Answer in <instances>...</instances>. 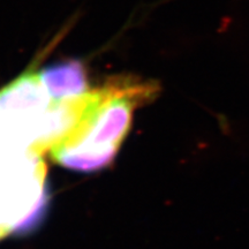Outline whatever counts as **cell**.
Listing matches in <instances>:
<instances>
[{
	"label": "cell",
	"instance_id": "3957f363",
	"mask_svg": "<svg viewBox=\"0 0 249 249\" xmlns=\"http://www.w3.org/2000/svg\"><path fill=\"white\" fill-rule=\"evenodd\" d=\"M42 155L0 141V234L26 231L46 203Z\"/></svg>",
	"mask_w": 249,
	"mask_h": 249
},
{
	"label": "cell",
	"instance_id": "5b68a950",
	"mask_svg": "<svg viewBox=\"0 0 249 249\" xmlns=\"http://www.w3.org/2000/svg\"><path fill=\"white\" fill-rule=\"evenodd\" d=\"M219 124H220V128H222L224 134L231 133V126H230V121L225 116H222V118H220Z\"/></svg>",
	"mask_w": 249,
	"mask_h": 249
},
{
	"label": "cell",
	"instance_id": "6da1fadb",
	"mask_svg": "<svg viewBox=\"0 0 249 249\" xmlns=\"http://www.w3.org/2000/svg\"><path fill=\"white\" fill-rule=\"evenodd\" d=\"M156 92V85L130 79H118L89 91L85 111L51 149L52 158L61 166L81 172L107 166L128 133L133 111Z\"/></svg>",
	"mask_w": 249,
	"mask_h": 249
},
{
	"label": "cell",
	"instance_id": "277c9868",
	"mask_svg": "<svg viewBox=\"0 0 249 249\" xmlns=\"http://www.w3.org/2000/svg\"><path fill=\"white\" fill-rule=\"evenodd\" d=\"M38 74L50 97L55 102L76 98L88 92L85 68L79 61L50 66Z\"/></svg>",
	"mask_w": 249,
	"mask_h": 249
},
{
	"label": "cell",
	"instance_id": "7a4b0ae2",
	"mask_svg": "<svg viewBox=\"0 0 249 249\" xmlns=\"http://www.w3.org/2000/svg\"><path fill=\"white\" fill-rule=\"evenodd\" d=\"M88 97L55 102L38 73H24L0 90V141L43 155L73 128Z\"/></svg>",
	"mask_w": 249,
	"mask_h": 249
}]
</instances>
